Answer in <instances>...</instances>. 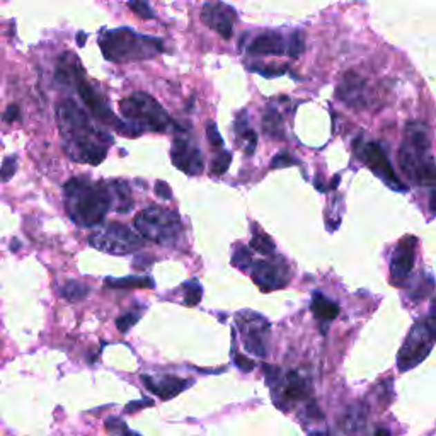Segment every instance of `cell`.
Segmentation results:
<instances>
[{
	"mask_svg": "<svg viewBox=\"0 0 436 436\" xmlns=\"http://www.w3.org/2000/svg\"><path fill=\"white\" fill-rule=\"evenodd\" d=\"M57 120L65 150L72 160L97 166L106 159L113 144L111 135L94 126L87 113L75 101H61L57 106Z\"/></svg>",
	"mask_w": 436,
	"mask_h": 436,
	"instance_id": "cell-1",
	"label": "cell"
},
{
	"mask_svg": "<svg viewBox=\"0 0 436 436\" xmlns=\"http://www.w3.org/2000/svg\"><path fill=\"white\" fill-rule=\"evenodd\" d=\"M113 203H118L115 182H93L87 178H72L65 184L67 214L80 227L101 225Z\"/></svg>",
	"mask_w": 436,
	"mask_h": 436,
	"instance_id": "cell-2",
	"label": "cell"
},
{
	"mask_svg": "<svg viewBox=\"0 0 436 436\" xmlns=\"http://www.w3.org/2000/svg\"><path fill=\"white\" fill-rule=\"evenodd\" d=\"M399 166L417 186L436 188V164L431 155L430 130L423 123H408L406 140L399 149Z\"/></svg>",
	"mask_w": 436,
	"mask_h": 436,
	"instance_id": "cell-3",
	"label": "cell"
},
{
	"mask_svg": "<svg viewBox=\"0 0 436 436\" xmlns=\"http://www.w3.org/2000/svg\"><path fill=\"white\" fill-rule=\"evenodd\" d=\"M99 46L109 61H142L162 53V43L150 36L138 35L128 28L102 31Z\"/></svg>",
	"mask_w": 436,
	"mask_h": 436,
	"instance_id": "cell-4",
	"label": "cell"
},
{
	"mask_svg": "<svg viewBox=\"0 0 436 436\" xmlns=\"http://www.w3.org/2000/svg\"><path fill=\"white\" fill-rule=\"evenodd\" d=\"M135 229L142 237L160 245H172L181 237V218L176 211L167 208L152 207L145 208L135 218Z\"/></svg>",
	"mask_w": 436,
	"mask_h": 436,
	"instance_id": "cell-5",
	"label": "cell"
},
{
	"mask_svg": "<svg viewBox=\"0 0 436 436\" xmlns=\"http://www.w3.org/2000/svg\"><path fill=\"white\" fill-rule=\"evenodd\" d=\"M120 111L130 123L137 124L142 130L167 131L172 123L169 113L152 96L145 93H135L120 102Z\"/></svg>",
	"mask_w": 436,
	"mask_h": 436,
	"instance_id": "cell-6",
	"label": "cell"
},
{
	"mask_svg": "<svg viewBox=\"0 0 436 436\" xmlns=\"http://www.w3.org/2000/svg\"><path fill=\"white\" fill-rule=\"evenodd\" d=\"M436 343V317H426L416 322L409 331L404 344L399 350L397 366L401 372H408L426 360Z\"/></svg>",
	"mask_w": 436,
	"mask_h": 436,
	"instance_id": "cell-7",
	"label": "cell"
},
{
	"mask_svg": "<svg viewBox=\"0 0 436 436\" xmlns=\"http://www.w3.org/2000/svg\"><path fill=\"white\" fill-rule=\"evenodd\" d=\"M89 244L97 251L115 256H124L140 251L144 247V237L138 232H133L130 227L115 222L99 227L96 232L89 237Z\"/></svg>",
	"mask_w": 436,
	"mask_h": 436,
	"instance_id": "cell-8",
	"label": "cell"
},
{
	"mask_svg": "<svg viewBox=\"0 0 436 436\" xmlns=\"http://www.w3.org/2000/svg\"><path fill=\"white\" fill-rule=\"evenodd\" d=\"M237 328L243 336L245 351L256 354V357H266L269 322L263 315L245 310L237 315Z\"/></svg>",
	"mask_w": 436,
	"mask_h": 436,
	"instance_id": "cell-9",
	"label": "cell"
},
{
	"mask_svg": "<svg viewBox=\"0 0 436 436\" xmlns=\"http://www.w3.org/2000/svg\"><path fill=\"white\" fill-rule=\"evenodd\" d=\"M357 149L360 152V159H363V162L373 171V174L382 179L388 188L399 193L408 191V186H404L401 178L395 174L394 167H392L390 160H388L386 150L382 146L375 144V142H368V144H363L361 146L357 145Z\"/></svg>",
	"mask_w": 436,
	"mask_h": 436,
	"instance_id": "cell-10",
	"label": "cell"
},
{
	"mask_svg": "<svg viewBox=\"0 0 436 436\" xmlns=\"http://www.w3.org/2000/svg\"><path fill=\"white\" fill-rule=\"evenodd\" d=\"M251 276L263 292L280 290L290 281V266L283 258H269L254 263Z\"/></svg>",
	"mask_w": 436,
	"mask_h": 436,
	"instance_id": "cell-11",
	"label": "cell"
},
{
	"mask_svg": "<svg viewBox=\"0 0 436 436\" xmlns=\"http://www.w3.org/2000/svg\"><path fill=\"white\" fill-rule=\"evenodd\" d=\"M73 87H75V91L79 93V96L84 101V104L91 109L94 118H97L99 122L108 124V126L109 124H113V126L116 128V131L120 133V130H122L124 122H120V120L116 118L113 109L109 108V104L106 102V99L102 97L89 82H87L86 73H80V75L77 77Z\"/></svg>",
	"mask_w": 436,
	"mask_h": 436,
	"instance_id": "cell-12",
	"label": "cell"
},
{
	"mask_svg": "<svg viewBox=\"0 0 436 436\" xmlns=\"http://www.w3.org/2000/svg\"><path fill=\"white\" fill-rule=\"evenodd\" d=\"M172 164L188 176H198L205 169V160L201 150L189 138H176L171 149Z\"/></svg>",
	"mask_w": 436,
	"mask_h": 436,
	"instance_id": "cell-13",
	"label": "cell"
},
{
	"mask_svg": "<svg viewBox=\"0 0 436 436\" xmlns=\"http://www.w3.org/2000/svg\"><path fill=\"white\" fill-rule=\"evenodd\" d=\"M201 19L210 29L218 32L222 38L229 39L234 32L237 14L232 7L222 2H207L201 10Z\"/></svg>",
	"mask_w": 436,
	"mask_h": 436,
	"instance_id": "cell-14",
	"label": "cell"
},
{
	"mask_svg": "<svg viewBox=\"0 0 436 436\" xmlns=\"http://www.w3.org/2000/svg\"><path fill=\"white\" fill-rule=\"evenodd\" d=\"M416 237H404L394 251L390 261V280L392 283L401 287L411 274L414 266V258H416Z\"/></svg>",
	"mask_w": 436,
	"mask_h": 436,
	"instance_id": "cell-15",
	"label": "cell"
},
{
	"mask_svg": "<svg viewBox=\"0 0 436 436\" xmlns=\"http://www.w3.org/2000/svg\"><path fill=\"white\" fill-rule=\"evenodd\" d=\"M142 382L145 383V387L149 388L152 394H155L157 397L162 399V401H169V399L176 397L178 394L184 392L186 388L193 386V380L179 379L174 375H162V377H149L142 375Z\"/></svg>",
	"mask_w": 436,
	"mask_h": 436,
	"instance_id": "cell-16",
	"label": "cell"
},
{
	"mask_svg": "<svg viewBox=\"0 0 436 436\" xmlns=\"http://www.w3.org/2000/svg\"><path fill=\"white\" fill-rule=\"evenodd\" d=\"M288 41L278 32H263L256 36L252 43L249 45L247 53L254 57H263V55H283L287 51Z\"/></svg>",
	"mask_w": 436,
	"mask_h": 436,
	"instance_id": "cell-17",
	"label": "cell"
},
{
	"mask_svg": "<svg viewBox=\"0 0 436 436\" xmlns=\"http://www.w3.org/2000/svg\"><path fill=\"white\" fill-rule=\"evenodd\" d=\"M365 80L361 77H358L357 73H346L343 79V82L338 87V97L343 99L346 104L350 106H361L363 104L365 97Z\"/></svg>",
	"mask_w": 436,
	"mask_h": 436,
	"instance_id": "cell-18",
	"label": "cell"
},
{
	"mask_svg": "<svg viewBox=\"0 0 436 436\" xmlns=\"http://www.w3.org/2000/svg\"><path fill=\"white\" fill-rule=\"evenodd\" d=\"M310 387L307 383V380L303 379L300 373L296 372H288L287 380H285L283 387V399L287 402H295V401H303V399L309 397Z\"/></svg>",
	"mask_w": 436,
	"mask_h": 436,
	"instance_id": "cell-19",
	"label": "cell"
},
{
	"mask_svg": "<svg viewBox=\"0 0 436 436\" xmlns=\"http://www.w3.org/2000/svg\"><path fill=\"white\" fill-rule=\"evenodd\" d=\"M310 309H312L315 317H317L319 321H322V322L332 321V319L338 317V314H339L338 303H334L332 300H329L328 296H324L322 293H319V292L314 293L312 303H310Z\"/></svg>",
	"mask_w": 436,
	"mask_h": 436,
	"instance_id": "cell-20",
	"label": "cell"
},
{
	"mask_svg": "<svg viewBox=\"0 0 436 436\" xmlns=\"http://www.w3.org/2000/svg\"><path fill=\"white\" fill-rule=\"evenodd\" d=\"M339 426L343 428L344 433L348 435L358 433V431L363 430L365 426V411L361 408H358V406H353V408L348 409L346 414H344Z\"/></svg>",
	"mask_w": 436,
	"mask_h": 436,
	"instance_id": "cell-21",
	"label": "cell"
},
{
	"mask_svg": "<svg viewBox=\"0 0 436 436\" xmlns=\"http://www.w3.org/2000/svg\"><path fill=\"white\" fill-rule=\"evenodd\" d=\"M104 285L108 288H153V280L150 276L106 278Z\"/></svg>",
	"mask_w": 436,
	"mask_h": 436,
	"instance_id": "cell-22",
	"label": "cell"
},
{
	"mask_svg": "<svg viewBox=\"0 0 436 436\" xmlns=\"http://www.w3.org/2000/svg\"><path fill=\"white\" fill-rule=\"evenodd\" d=\"M263 131L267 135V137L273 138H283V120H281L280 113L276 109L269 108L263 116Z\"/></svg>",
	"mask_w": 436,
	"mask_h": 436,
	"instance_id": "cell-23",
	"label": "cell"
},
{
	"mask_svg": "<svg viewBox=\"0 0 436 436\" xmlns=\"http://www.w3.org/2000/svg\"><path fill=\"white\" fill-rule=\"evenodd\" d=\"M60 295L70 300V302H79V300H84L89 295V287L86 283H80V281L70 280L60 288Z\"/></svg>",
	"mask_w": 436,
	"mask_h": 436,
	"instance_id": "cell-24",
	"label": "cell"
},
{
	"mask_svg": "<svg viewBox=\"0 0 436 436\" xmlns=\"http://www.w3.org/2000/svg\"><path fill=\"white\" fill-rule=\"evenodd\" d=\"M251 247L254 249L256 252L265 256H271L274 252V243L266 236L265 232H256L254 237L251 240Z\"/></svg>",
	"mask_w": 436,
	"mask_h": 436,
	"instance_id": "cell-25",
	"label": "cell"
},
{
	"mask_svg": "<svg viewBox=\"0 0 436 436\" xmlns=\"http://www.w3.org/2000/svg\"><path fill=\"white\" fill-rule=\"evenodd\" d=\"M230 164H232V153L227 152V150H222V152L217 153V155L214 157V160H211V164H210L211 174L223 176L227 171H229Z\"/></svg>",
	"mask_w": 436,
	"mask_h": 436,
	"instance_id": "cell-26",
	"label": "cell"
},
{
	"mask_svg": "<svg viewBox=\"0 0 436 436\" xmlns=\"http://www.w3.org/2000/svg\"><path fill=\"white\" fill-rule=\"evenodd\" d=\"M182 290H184V303L189 307L198 305L201 302V296H203V288L198 281H188V283L182 285Z\"/></svg>",
	"mask_w": 436,
	"mask_h": 436,
	"instance_id": "cell-27",
	"label": "cell"
},
{
	"mask_svg": "<svg viewBox=\"0 0 436 436\" xmlns=\"http://www.w3.org/2000/svg\"><path fill=\"white\" fill-rule=\"evenodd\" d=\"M232 265L236 267H239V269H251L252 265V254L251 251H249L247 247H244V245H236V251H234L232 254Z\"/></svg>",
	"mask_w": 436,
	"mask_h": 436,
	"instance_id": "cell-28",
	"label": "cell"
},
{
	"mask_svg": "<svg viewBox=\"0 0 436 436\" xmlns=\"http://www.w3.org/2000/svg\"><path fill=\"white\" fill-rule=\"evenodd\" d=\"M106 430L113 436H140L135 431H131L120 417H108L106 419Z\"/></svg>",
	"mask_w": 436,
	"mask_h": 436,
	"instance_id": "cell-29",
	"label": "cell"
},
{
	"mask_svg": "<svg viewBox=\"0 0 436 436\" xmlns=\"http://www.w3.org/2000/svg\"><path fill=\"white\" fill-rule=\"evenodd\" d=\"M305 50V36L303 32L295 31L293 35L288 38V46H287V53L290 55L292 58H298L300 55Z\"/></svg>",
	"mask_w": 436,
	"mask_h": 436,
	"instance_id": "cell-30",
	"label": "cell"
},
{
	"mask_svg": "<svg viewBox=\"0 0 436 436\" xmlns=\"http://www.w3.org/2000/svg\"><path fill=\"white\" fill-rule=\"evenodd\" d=\"M142 317V310H130V312L123 314L122 317L116 321V328H118L120 332H128L131 328H133V324H137L138 321H140Z\"/></svg>",
	"mask_w": 436,
	"mask_h": 436,
	"instance_id": "cell-31",
	"label": "cell"
},
{
	"mask_svg": "<svg viewBox=\"0 0 436 436\" xmlns=\"http://www.w3.org/2000/svg\"><path fill=\"white\" fill-rule=\"evenodd\" d=\"M128 6H130V9L133 10L138 17H142V19H153V17H155L152 7H150V3L146 2V0H130Z\"/></svg>",
	"mask_w": 436,
	"mask_h": 436,
	"instance_id": "cell-32",
	"label": "cell"
},
{
	"mask_svg": "<svg viewBox=\"0 0 436 436\" xmlns=\"http://www.w3.org/2000/svg\"><path fill=\"white\" fill-rule=\"evenodd\" d=\"M17 171V157L7 155L2 162V181L7 182Z\"/></svg>",
	"mask_w": 436,
	"mask_h": 436,
	"instance_id": "cell-33",
	"label": "cell"
},
{
	"mask_svg": "<svg viewBox=\"0 0 436 436\" xmlns=\"http://www.w3.org/2000/svg\"><path fill=\"white\" fill-rule=\"evenodd\" d=\"M296 160L293 159L288 152H278L276 155L271 160V169H281V167H290L295 166Z\"/></svg>",
	"mask_w": 436,
	"mask_h": 436,
	"instance_id": "cell-34",
	"label": "cell"
},
{
	"mask_svg": "<svg viewBox=\"0 0 436 436\" xmlns=\"http://www.w3.org/2000/svg\"><path fill=\"white\" fill-rule=\"evenodd\" d=\"M232 353H234V354H232L234 361H236V365L239 366V368L243 370V372H252V370H254V361L249 360V358H245L244 354L237 353L236 344H234V348H232Z\"/></svg>",
	"mask_w": 436,
	"mask_h": 436,
	"instance_id": "cell-35",
	"label": "cell"
},
{
	"mask_svg": "<svg viewBox=\"0 0 436 436\" xmlns=\"http://www.w3.org/2000/svg\"><path fill=\"white\" fill-rule=\"evenodd\" d=\"M207 138H208V142H210L211 145L218 146V149H222L223 138H222V135L218 133L217 124H215L214 122H210V123L207 124Z\"/></svg>",
	"mask_w": 436,
	"mask_h": 436,
	"instance_id": "cell-36",
	"label": "cell"
},
{
	"mask_svg": "<svg viewBox=\"0 0 436 436\" xmlns=\"http://www.w3.org/2000/svg\"><path fill=\"white\" fill-rule=\"evenodd\" d=\"M252 70L258 72L259 75L265 77H280L285 72H288V68H274V67H252Z\"/></svg>",
	"mask_w": 436,
	"mask_h": 436,
	"instance_id": "cell-37",
	"label": "cell"
},
{
	"mask_svg": "<svg viewBox=\"0 0 436 436\" xmlns=\"http://www.w3.org/2000/svg\"><path fill=\"white\" fill-rule=\"evenodd\" d=\"M155 194L162 200H172V191H171V186L164 181H157L155 184Z\"/></svg>",
	"mask_w": 436,
	"mask_h": 436,
	"instance_id": "cell-38",
	"label": "cell"
},
{
	"mask_svg": "<svg viewBox=\"0 0 436 436\" xmlns=\"http://www.w3.org/2000/svg\"><path fill=\"white\" fill-rule=\"evenodd\" d=\"M19 115H21L19 106H17V104H10L9 108L6 109V113H3V122H7V123L16 122V120H19Z\"/></svg>",
	"mask_w": 436,
	"mask_h": 436,
	"instance_id": "cell-39",
	"label": "cell"
},
{
	"mask_svg": "<svg viewBox=\"0 0 436 436\" xmlns=\"http://www.w3.org/2000/svg\"><path fill=\"white\" fill-rule=\"evenodd\" d=\"M146 408V406H153V401H150V399H144V401L140 402H130V404L126 406V413H133V411H138L140 408Z\"/></svg>",
	"mask_w": 436,
	"mask_h": 436,
	"instance_id": "cell-40",
	"label": "cell"
},
{
	"mask_svg": "<svg viewBox=\"0 0 436 436\" xmlns=\"http://www.w3.org/2000/svg\"><path fill=\"white\" fill-rule=\"evenodd\" d=\"M317 406L315 404H309V408H307V411H309V416L310 417H319V419H321L322 417V413L321 411H317Z\"/></svg>",
	"mask_w": 436,
	"mask_h": 436,
	"instance_id": "cell-41",
	"label": "cell"
},
{
	"mask_svg": "<svg viewBox=\"0 0 436 436\" xmlns=\"http://www.w3.org/2000/svg\"><path fill=\"white\" fill-rule=\"evenodd\" d=\"M430 210L436 214V188L430 194Z\"/></svg>",
	"mask_w": 436,
	"mask_h": 436,
	"instance_id": "cell-42",
	"label": "cell"
},
{
	"mask_svg": "<svg viewBox=\"0 0 436 436\" xmlns=\"http://www.w3.org/2000/svg\"><path fill=\"white\" fill-rule=\"evenodd\" d=\"M86 39H87L86 32H79V35H77V45L84 46V45H86Z\"/></svg>",
	"mask_w": 436,
	"mask_h": 436,
	"instance_id": "cell-43",
	"label": "cell"
},
{
	"mask_svg": "<svg viewBox=\"0 0 436 436\" xmlns=\"http://www.w3.org/2000/svg\"><path fill=\"white\" fill-rule=\"evenodd\" d=\"M375 436H390V433L387 430H383V428H380V430L375 431Z\"/></svg>",
	"mask_w": 436,
	"mask_h": 436,
	"instance_id": "cell-44",
	"label": "cell"
},
{
	"mask_svg": "<svg viewBox=\"0 0 436 436\" xmlns=\"http://www.w3.org/2000/svg\"><path fill=\"white\" fill-rule=\"evenodd\" d=\"M309 436H329L328 431H314V433H310Z\"/></svg>",
	"mask_w": 436,
	"mask_h": 436,
	"instance_id": "cell-45",
	"label": "cell"
},
{
	"mask_svg": "<svg viewBox=\"0 0 436 436\" xmlns=\"http://www.w3.org/2000/svg\"><path fill=\"white\" fill-rule=\"evenodd\" d=\"M10 247H12V251H14V249L19 247V243H12V245H10Z\"/></svg>",
	"mask_w": 436,
	"mask_h": 436,
	"instance_id": "cell-46",
	"label": "cell"
},
{
	"mask_svg": "<svg viewBox=\"0 0 436 436\" xmlns=\"http://www.w3.org/2000/svg\"><path fill=\"white\" fill-rule=\"evenodd\" d=\"M435 314H436V303H435ZM435 317H436V315H435Z\"/></svg>",
	"mask_w": 436,
	"mask_h": 436,
	"instance_id": "cell-47",
	"label": "cell"
}]
</instances>
